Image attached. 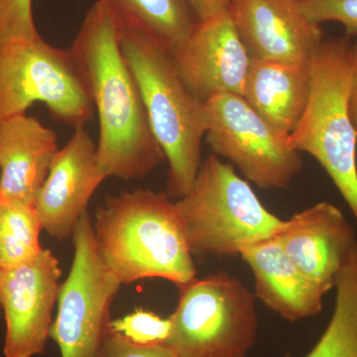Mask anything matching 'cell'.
<instances>
[{
	"label": "cell",
	"mask_w": 357,
	"mask_h": 357,
	"mask_svg": "<svg viewBox=\"0 0 357 357\" xmlns=\"http://www.w3.org/2000/svg\"><path fill=\"white\" fill-rule=\"evenodd\" d=\"M121 29L96 0L70 47L100 123L98 163L107 178L134 180L165 160L148 121L144 102L121 45Z\"/></svg>",
	"instance_id": "6da1fadb"
},
{
	"label": "cell",
	"mask_w": 357,
	"mask_h": 357,
	"mask_svg": "<svg viewBox=\"0 0 357 357\" xmlns=\"http://www.w3.org/2000/svg\"><path fill=\"white\" fill-rule=\"evenodd\" d=\"M91 223L100 258L121 285L156 278L178 288L196 278L175 202L165 192L135 189L110 196Z\"/></svg>",
	"instance_id": "7a4b0ae2"
},
{
	"label": "cell",
	"mask_w": 357,
	"mask_h": 357,
	"mask_svg": "<svg viewBox=\"0 0 357 357\" xmlns=\"http://www.w3.org/2000/svg\"><path fill=\"white\" fill-rule=\"evenodd\" d=\"M121 45L150 126L168 161L166 194L177 201L191 191L202 165L204 103L187 88L165 49L129 31H121Z\"/></svg>",
	"instance_id": "3957f363"
},
{
	"label": "cell",
	"mask_w": 357,
	"mask_h": 357,
	"mask_svg": "<svg viewBox=\"0 0 357 357\" xmlns=\"http://www.w3.org/2000/svg\"><path fill=\"white\" fill-rule=\"evenodd\" d=\"M175 204L190 251L198 257L238 256L249 244L277 236L285 223L217 155L202 162L191 191Z\"/></svg>",
	"instance_id": "277c9868"
},
{
	"label": "cell",
	"mask_w": 357,
	"mask_h": 357,
	"mask_svg": "<svg viewBox=\"0 0 357 357\" xmlns=\"http://www.w3.org/2000/svg\"><path fill=\"white\" fill-rule=\"evenodd\" d=\"M351 45L347 35L319 45L310 65L307 109L289 138L323 167L357 222V133L349 110Z\"/></svg>",
	"instance_id": "5b68a950"
},
{
	"label": "cell",
	"mask_w": 357,
	"mask_h": 357,
	"mask_svg": "<svg viewBox=\"0 0 357 357\" xmlns=\"http://www.w3.org/2000/svg\"><path fill=\"white\" fill-rule=\"evenodd\" d=\"M166 347L177 357H246L255 344V296L243 282L220 271L178 287Z\"/></svg>",
	"instance_id": "8992f818"
},
{
	"label": "cell",
	"mask_w": 357,
	"mask_h": 357,
	"mask_svg": "<svg viewBox=\"0 0 357 357\" xmlns=\"http://www.w3.org/2000/svg\"><path fill=\"white\" fill-rule=\"evenodd\" d=\"M36 102L75 128L86 126L95 112L70 49L57 48L42 37L0 50V121L26 114Z\"/></svg>",
	"instance_id": "52a82bcc"
},
{
	"label": "cell",
	"mask_w": 357,
	"mask_h": 357,
	"mask_svg": "<svg viewBox=\"0 0 357 357\" xmlns=\"http://www.w3.org/2000/svg\"><path fill=\"white\" fill-rule=\"evenodd\" d=\"M72 238L74 258L60 285L50 338L61 357H98L112 331V305L122 285L100 258L88 211Z\"/></svg>",
	"instance_id": "ba28073f"
},
{
	"label": "cell",
	"mask_w": 357,
	"mask_h": 357,
	"mask_svg": "<svg viewBox=\"0 0 357 357\" xmlns=\"http://www.w3.org/2000/svg\"><path fill=\"white\" fill-rule=\"evenodd\" d=\"M204 138L217 156L264 190L285 189L302 171V157L289 136L272 128L243 96L223 93L204 102Z\"/></svg>",
	"instance_id": "9c48e42d"
},
{
	"label": "cell",
	"mask_w": 357,
	"mask_h": 357,
	"mask_svg": "<svg viewBox=\"0 0 357 357\" xmlns=\"http://www.w3.org/2000/svg\"><path fill=\"white\" fill-rule=\"evenodd\" d=\"M60 262L50 249L22 266L0 269V307L6 321L4 357L44 354L60 290Z\"/></svg>",
	"instance_id": "30bf717a"
},
{
	"label": "cell",
	"mask_w": 357,
	"mask_h": 357,
	"mask_svg": "<svg viewBox=\"0 0 357 357\" xmlns=\"http://www.w3.org/2000/svg\"><path fill=\"white\" fill-rule=\"evenodd\" d=\"M171 55L183 82L202 102L223 93L243 96L251 57L229 9L198 21Z\"/></svg>",
	"instance_id": "8fae6325"
},
{
	"label": "cell",
	"mask_w": 357,
	"mask_h": 357,
	"mask_svg": "<svg viewBox=\"0 0 357 357\" xmlns=\"http://www.w3.org/2000/svg\"><path fill=\"white\" fill-rule=\"evenodd\" d=\"M105 178L96 143L84 126L75 128L52 162L35 202L43 230L57 241L72 238L91 197Z\"/></svg>",
	"instance_id": "7c38bea8"
},
{
	"label": "cell",
	"mask_w": 357,
	"mask_h": 357,
	"mask_svg": "<svg viewBox=\"0 0 357 357\" xmlns=\"http://www.w3.org/2000/svg\"><path fill=\"white\" fill-rule=\"evenodd\" d=\"M229 13L251 58L310 65L324 40L300 0H232Z\"/></svg>",
	"instance_id": "4fadbf2b"
},
{
	"label": "cell",
	"mask_w": 357,
	"mask_h": 357,
	"mask_svg": "<svg viewBox=\"0 0 357 357\" xmlns=\"http://www.w3.org/2000/svg\"><path fill=\"white\" fill-rule=\"evenodd\" d=\"M276 237L296 266L326 294L335 287L340 268L357 243L351 222L328 202L293 215Z\"/></svg>",
	"instance_id": "5bb4252c"
},
{
	"label": "cell",
	"mask_w": 357,
	"mask_h": 357,
	"mask_svg": "<svg viewBox=\"0 0 357 357\" xmlns=\"http://www.w3.org/2000/svg\"><path fill=\"white\" fill-rule=\"evenodd\" d=\"M58 151L57 133L36 117L0 121V198L34 206Z\"/></svg>",
	"instance_id": "9a60e30c"
},
{
	"label": "cell",
	"mask_w": 357,
	"mask_h": 357,
	"mask_svg": "<svg viewBox=\"0 0 357 357\" xmlns=\"http://www.w3.org/2000/svg\"><path fill=\"white\" fill-rule=\"evenodd\" d=\"M239 256L252 272L255 298L281 318L295 323L321 312L326 293L296 266L276 236L249 244Z\"/></svg>",
	"instance_id": "2e32d148"
},
{
	"label": "cell",
	"mask_w": 357,
	"mask_h": 357,
	"mask_svg": "<svg viewBox=\"0 0 357 357\" xmlns=\"http://www.w3.org/2000/svg\"><path fill=\"white\" fill-rule=\"evenodd\" d=\"M310 65L251 58L243 98L284 135L294 132L307 109L311 91Z\"/></svg>",
	"instance_id": "e0dca14e"
},
{
	"label": "cell",
	"mask_w": 357,
	"mask_h": 357,
	"mask_svg": "<svg viewBox=\"0 0 357 357\" xmlns=\"http://www.w3.org/2000/svg\"><path fill=\"white\" fill-rule=\"evenodd\" d=\"M121 31L137 33L172 54L198 20L184 0H100Z\"/></svg>",
	"instance_id": "ac0fdd59"
},
{
	"label": "cell",
	"mask_w": 357,
	"mask_h": 357,
	"mask_svg": "<svg viewBox=\"0 0 357 357\" xmlns=\"http://www.w3.org/2000/svg\"><path fill=\"white\" fill-rule=\"evenodd\" d=\"M333 289L332 318L305 357H357V243L340 268Z\"/></svg>",
	"instance_id": "d6986e66"
},
{
	"label": "cell",
	"mask_w": 357,
	"mask_h": 357,
	"mask_svg": "<svg viewBox=\"0 0 357 357\" xmlns=\"http://www.w3.org/2000/svg\"><path fill=\"white\" fill-rule=\"evenodd\" d=\"M41 220L34 206L0 198V269L22 266L43 251Z\"/></svg>",
	"instance_id": "ffe728a7"
},
{
	"label": "cell",
	"mask_w": 357,
	"mask_h": 357,
	"mask_svg": "<svg viewBox=\"0 0 357 357\" xmlns=\"http://www.w3.org/2000/svg\"><path fill=\"white\" fill-rule=\"evenodd\" d=\"M112 330L121 333L135 344L165 345L170 337L172 323L170 317L162 318L153 312L140 307L122 318L112 319Z\"/></svg>",
	"instance_id": "44dd1931"
},
{
	"label": "cell",
	"mask_w": 357,
	"mask_h": 357,
	"mask_svg": "<svg viewBox=\"0 0 357 357\" xmlns=\"http://www.w3.org/2000/svg\"><path fill=\"white\" fill-rule=\"evenodd\" d=\"M39 37L32 0H0V50Z\"/></svg>",
	"instance_id": "7402d4cb"
},
{
	"label": "cell",
	"mask_w": 357,
	"mask_h": 357,
	"mask_svg": "<svg viewBox=\"0 0 357 357\" xmlns=\"http://www.w3.org/2000/svg\"><path fill=\"white\" fill-rule=\"evenodd\" d=\"M300 3L312 22L340 23L345 35L357 37V0H300Z\"/></svg>",
	"instance_id": "603a6c76"
},
{
	"label": "cell",
	"mask_w": 357,
	"mask_h": 357,
	"mask_svg": "<svg viewBox=\"0 0 357 357\" xmlns=\"http://www.w3.org/2000/svg\"><path fill=\"white\" fill-rule=\"evenodd\" d=\"M98 357H177L166 345L143 347L133 344L121 333L110 331Z\"/></svg>",
	"instance_id": "cb8c5ba5"
},
{
	"label": "cell",
	"mask_w": 357,
	"mask_h": 357,
	"mask_svg": "<svg viewBox=\"0 0 357 357\" xmlns=\"http://www.w3.org/2000/svg\"><path fill=\"white\" fill-rule=\"evenodd\" d=\"M198 21H204L229 10L231 0H184Z\"/></svg>",
	"instance_id": "d4e9b609"
},
{
	"label": "cell",
	"mask_w": 357,
	"mask_h": 357,
	"mask_svg": "<svg viewBox=\"0 0 357 357\" xmlns=\"http://www.w3.org/2000/svg\"><path fill=\"white\" fill-rule=\"evenodd\" d=\"M349 110L357 133V42L351 45L349 63Z\"/></svg>",
	"instance_id": "484cf974"
},
{
	"label": "cell",
	"mask_w": 357,
	"mask_h": 357,
	"mask_svg": "<svg viewBox=\"0 0 357 357\" xmlns=\"http://www.w3.org/2000/svg\"><path fill=\"white\" fill-rule=\"evenodd\" d=\"M0 312H1V307H0Z\"/></svg>",
	"instance_id": "4316f807"
},
{
	"label": "cell",
	"mask_w": 357,
	"mask_h": 357,
	"mask_svg": "<svg viewBox=\"0 0 357 357\" xmlns=\"http://www.w3.org/2000/svg\"><path fill=\"white\" fill-rule=\"evenodd\" d=\"M231 1H232V0H231Z\"/></svg>",
	"instance_id": "83f0119b"
}]
</instances>
